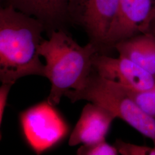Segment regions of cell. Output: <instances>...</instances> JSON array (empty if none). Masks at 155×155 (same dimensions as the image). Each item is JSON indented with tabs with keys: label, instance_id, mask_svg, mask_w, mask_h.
<instances>
[{
	"label": "cell",
	"instance_id": "2e32d148",
	"mask_svg": "<svg viewBox=\"0 0 155 155\" xmlns=\"http://www.w3.org/2000/svg\"><path fill=\"white\" fill-rule=\"evenodd\" d=\"M150 33H152V34H153V35H155V26L152 29V30H151V31H150Z\"/></svg>",
	"mask_w": 155,
	"mask_h": 155
},
{
	"label": "cell",
	"instance_id": "7c38bea8",
	"mask_svg": "<svg viewBox=\"0 0 155 155\" xmlns=\"http://www.w3.org/2000/svg\"><path fill=\"white\" fill-rule=\"evenodd\" d=\"M79 155H117L119 154L114 145L108 144L105 140L91 144L82 145L77 152Z\"/></svg>",
	"mask_w": 155,
	"mask_h": 155
},
{
	"label": "cell",
	"instance_id": "52a82bcc",
	"mask_svg": "<svg viewBox=\"0 0 155 155\" xmlns=\"http://www.w3.org/2000/svg\"><path fill=\"white\" fill-rule=\"evenodd\" d=\"M93 68L101 77L123 86L137 90L155 87V77L127 58H113L97 53L92 59Z\"/></svg>",
	"mask_w": 155,
	"mask_h": 155
},
{
	"label": "cell",
	"instance_id": "3957f363",
	"mask_svg": "<svg viewBox=\"0 0 155 155\" xmlns=\"http://www.w3.org/2000/svg\"><path fill=\"white\" fill-rule=\"evenodd\" d=\"M64 96L72 103L86 100L105 107L150 139L155 147V119L143 110L121 85L101 77L93 68L83 89L68 90Z\"/></svg>",
	"mask_w": 155,
	"mask_h": 155
},
{
	"label": "cell",
	"instance_id": "ba28073f",
	"mask_svg": "<svg viewBox=\"0 0 155 155\" xmlns=\"http://www.w3.org/2000/svg\"><path fill=\"white\" fill-rule=\"evenodd\" d=\"M115 115L105 107L94 103L83 107L79 119L70 135L68 144H91L105 140Z\"/></svg>",
	"mask_w": 155,
	"mask_h": 155
},
{
	"label": "cell",
	"instance_id": "7a4b0ae2",
	"mask_svg": "<svg viewBox=\"0 0 155 155\" xmlns=\"http://www.w3.org/2000/svg\"><path fill=\"white\" fill-rule=\"evenodd\" d=\"M48 36L40 45L39 54L45 59V77L51 83L47 101L55 106L67 91L83 89L93 70V57L100 52L90 42L78 45L66 30L54 31Z\"/></svg>",
	"mask_w": 155,
	"mask_h": 155
},
{
	"label": "cell",
	"instance_id": "6da1fadb",
	"mask_svg": "<svg viewBox=\"0 0 155 155\" xmlns=\"http://www.w3.org/2000/svg\"><path fill=\"white\" fill-rule=\"evenodd\" d=\"M45 31L38 18L6 4L0 9V80L13 84L28 75L45 77L39 47Z\"/></svg>",
	"mask_w": 155,
	"mask_h": 155
},
{
	"label": "cell",
	"instance_id": "8fae6325",
	"mask_svg": "<svg viewBox=\"0 0 155 155\" xmlns=\"http://www.w3.org/2000/svg\"><path fill=\"white\" fill-rule=\"evenodd\" d=\"M121 86L143 110L155 119V87L143 91Z\"/></svg>",
	"mask_w": 155,
	"mask_h": 155
},
{
	"label": "cell",
	"instance_id": "5b68a950",
	"mask_svg": "<svg viewBox=\"0 0 155 155\" xmlns=\"http://www.w3.org/2000/svg\"><path fill=\"white\" fill-rule=\"evenodd\" d=\"M46 101L29 108L20 115V123L27 141L38 154L51 148L68 132L66 122Z\"/></svg>",
	"mask_w": 155,
	"mask_h": 155
},
{
	"label": "cell",
	"instance_id": "9c48e42d",
	"mask_svg": "<svg viewBox=\"0 0 155 155\" xmlns=\"http://www.w3.org/2000/svg\"><path fill=\"white\" fill-rule=\"evenodd\" d=\"M68 0H6V4L38 18L43 24L49 36L54 31L65 30V25L68 22Z\"/></svg>",
	"mask_w": 155,
	"mask_h": 155
},
{
	"label": "cell",
	"instance_id": "30bf717a",
	"mask_svg": "<svg viewBox=\"0 0 155 155\" xmlns=\"http://www.w3.org/2000/svg\"><path fill=\"white\" fill-rule=\"evenodd\" d=\"M114 48L155 77V35L143 33L124 40Z\"/></svg>",
	"mask_w": 155,
	"mask_h": 155
},
{
	"label": "cell",
	"instance_id": "5bb4252c",
	"mask_svg": "<svg viewBox=\"0 0 155 155\" xmlns=\"http://www.w3.org/2000/svg\"><path fill=\"white\" fill-rule=\"evenodd\" d=\"M13 84L9 83H2L0 87V124L2 121L8 94Z\"/></svg>",
	"mask_w": 155,
	"mask_h": 155
},
{
	"label": "cell",
	"instance_id": "8992f818",
	"mask_svg": "<svg viewBox=\"0 0 155 155\" xmlns=\"http://www.w3.org/2000/svg\"><path fill=\"white\" fill-rule=\"evenodd\" d=\"M155 25V0H119L116 18L106 40L105 50L118 42L143 33Z\"/></svg>",
	"mask_w": 155,
	"mask_h": 155
},
{
	"label": "cell",
	"instance_id": "9a60e30c",
	"mask_svg": "<svg viewBox=\"0 0 155 155\" xmlns=\"http://www.w3.org/2000/svg\"><path fill=\"white\" fill-rule=\"evenodd\" d=\"M149 155H155V147L151 148L150 150Z\"/></svg>",
	"mask_w": 155,
	"mask_h": 155
},
{
	"label": "cell",
	"instance_id": "277c9868",
	"mask_svg": "<svg viewBox=\"0 0 155 155\" xmlns=\"http://www.w3.org/2000/svg\"><path fill=\"white\" fill-rule=\"evenodd\" d=\"M119 0H68V22L84 29L89 42L104 54L106 40L116 18Z\"/></svg>",
	"mask_w": 155,
	"mask_h": 155
},
{
	"label": "cell",
	"instance_id": "4fadbf2b",
	"mask_svg": "<svg viewBox=\"0 0 155 155\" xmlns=\"http://www.w3.org/2000/svg\"><path fill=\"white\" fill-rule=\"evenodd\" d=\"M118 153L123 155H149L150 147L125 143L117 140L114 145Z\"/></svg>",
	"mask_w": 155,
	"mask_h": 155
}]
</instances>
